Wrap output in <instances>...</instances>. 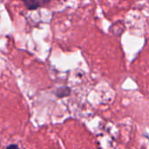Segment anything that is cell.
<instances>
[{
	"label": "cell",
	"mask_w": 149,
	"mask_h": 149,
	"mask_svg": "<svg viewBox=\"0 0 149 149\" xmlns=\"http://www.w3.org/2000/svg\"><path fill=\"white\" fill-rule=\"evenodd\" d=\"M49 1H38V0H31V1H23L24 5L26 7V9L30 10H37L39 7L48 3Z\"/></svg>",
	"instance_id": "cell-1"
},
{
	"label": "cell",
	"mask_w": 149,
	"mask_h": 149,
	"mask_svg": "<svg viewBox=\"0 0 149 149\" xmlns=\"http://www.w3.org/2000/svg\"><path fill=\"white\" fill-rule=\"evenodd\" d=\"M55 94L58 98H65V97H67L71 94V88L66 86H60L58 87L56 92H55Z\"/></svg>",
	"instance_id": "cell-2"
},
{
	"label": "cell",
	"mask_w": 149,
	"mask_h": 149,
	"mask_svg": "<svg viewBox=\"0 0 149 149\" xmlns=\"http://www.w3.org/2000/svg\"><path fill=\"white\" fill-rule=\"evenodd\" d=\"M5 149H19V148L16 144H10V145H9Z\"/></svg>",
	"instance_id": "cell-3"
}]
</instances>
